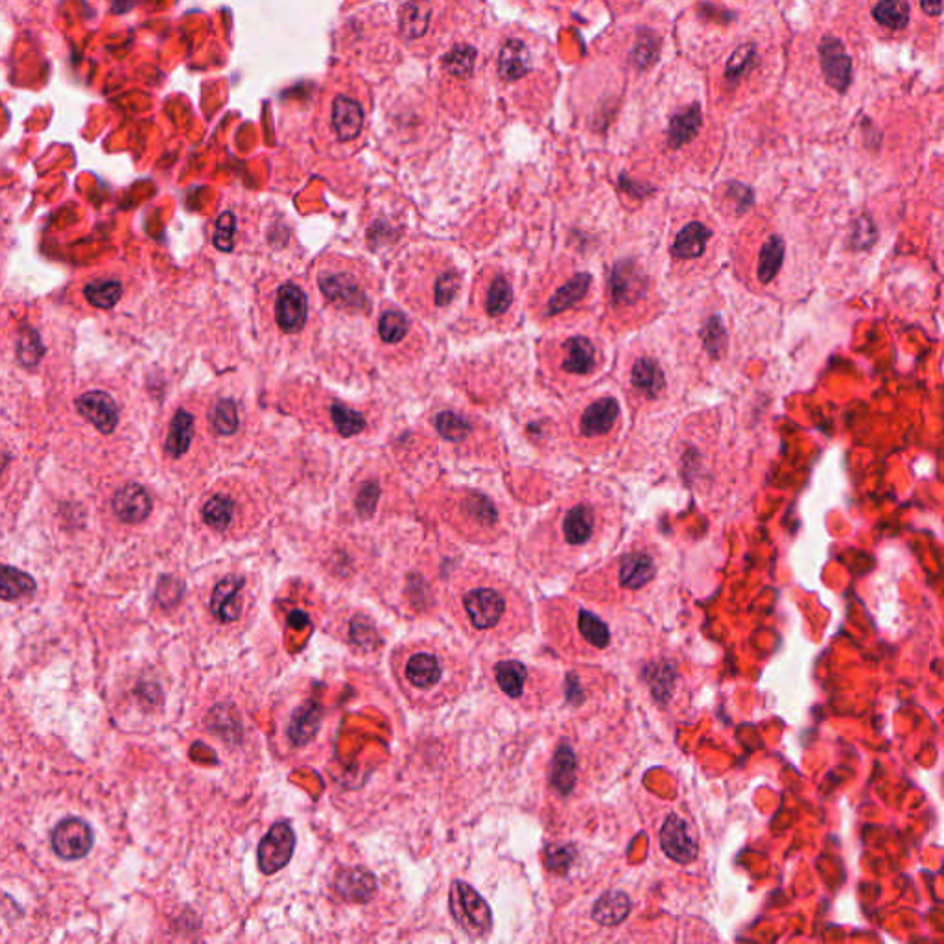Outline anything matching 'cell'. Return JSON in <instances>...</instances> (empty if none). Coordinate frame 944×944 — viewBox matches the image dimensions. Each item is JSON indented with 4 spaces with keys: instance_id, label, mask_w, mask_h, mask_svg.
Segmentation results:
<instances>
[{
    "instance_id": "11",
    "label": "cell",
    "mask_w": 944,
    "mask_h": 944,
    "mask_svg": "<svg viewBox=\"0 0 944 944\" xmlns=\"http://www.w3.org/2000/svg\"><path fill=\"white\" fill-rule=\"evenodd\" d=\"M312 290L319 301L338 314L366 318L377 308L380 281L362 259L327 253L314 260Z\"/></svg>"
},
{
    "instance_id": "15",
    "label": "cell",
    "mask_w": 944,
    "mask_h": 944,
    "mask_svg": "<svg viewBox=\"0 0 944 944\" xmlns=\"http://www.w3.org/2000/svg\"><path fill=\"white\" fill-rule=\"evenodd\" d=\"M718 227L708 218L688 216L675 222L666 236V257L673 283L690 284L703 279L720 253Z\"/></svg>"
},
{
    "instance_id": "14",
    "label": "cell",
    "mask_w": 944,
    "mask_h": 944,
    "mask_svg": "<svg viewBox=\"0 0 944 944\" xmlns=\"http://www.w3.org/2000/svg\"><path fill=\"white\" fill-rule=\"evenodd\" d=\"M788 260V242L779 229L747 225L732 242L734 272L749 290L769 292L779 286Z\"/></svg>"
},
{
    "instance_id": "36",
    "label": "cell",
    "mask_w": 944,
    "mask_h": 944,
    "mask_svg": "<svg viewBox=\"0 0 944 944\" xmlns=\"http://www.w3.org/2000/svg\"><path fill=\"white\" fill-rule=\"evenodd\" d=\"M332 128L340 141H354L364 128V109L347 96H338L332 104Z\"/></svg>"
},
{
    "instance_id": "43",
    "label": "cell",
    "mask_w": 944,
    "mask_h": 944,
    "mask_svg": "<svg viewBox=\"0 0 944 944\" xmlns=\"http://www.w3.org/2000/svg\"><path fill=\"white\" fill-rule=\"evenodd\" d=\"M873 17L885 28L902 30L909 23L908 0H880L874 6Z\"/></svg>"
},
{
    "instance_id": "26",
    "label": "cell",
    "mask_w": 944,
    "mask_h": 944,
    "mask_svg": "<svg viewBox=\"0 0 944 944\" xmlns=\"http://www.w3.org/2000/svg\"><path fill=\"white\" fill-rule=\"evenodd\" d=\"M248 579L244 574H227L214 583L209 609L216 622L236 624L248 607Z\"/></svg>"
},
{
    "instance_id": "8",
    "label": "cell",
    "mask_w": 944,
    "mask_h": 944,
    "mask_svg": "<svg viewBox=\"0 0 944 944\" xmlns=\"http://www.w3.org/2000/svg\"><path fill=\"white\" fill-rule=\"evenodd\" d=\"M537 366L548 390L565 397L585 393L605 373V342L596 332L555 329L537 345Z\"/></svg>"
},
{
    "instance_id": "42",
    "label": "cell",
    "mask_w": 944,
    "mask_h": 944,
    "mask_svg": "<svg viewBox=\"0 0 944 944\" xmlns=\"http://www.w3.org/2000/svg\"><path fill=\"white\" fill-rule=\"evenodd\" d=\"M430 23V8L421 0L406 2L399 13V26L402 36L406 39H417L425 36L426 28Z\"/></svg>"
},
{
    "instance_id": "35",
    "label": "cell",
    "mask_w": 944,
    "mask_h": 944,
    "mask_svg": "<svg viewBox=\"0 0 944 944\" xmlns=\"http://www.w3.org/2000/svg\"><path fill=\"white\" fill-rule=\"evenodd\" d=\"M319 723H321V707L314 699H308L301 707L295 708L294 714L290 716L288 727H286V736L290 744L294 747H305L314 740L318 734Z\"/></svg>"
},
{
    "instance_id": "2",
    "label": "cell",
    "mask_w": 944,
    "mask_h": 944,
    "mask_svg": "<svg viewBox=\"0 0 944 944\" xmlns=\"http://www.w3.org/2000/svg\"><path fill=\"white\" fill-rule=\"evenodd\" d=\"M450 590L454 616L471 637L506 640L530 629L528 598L493 572L463 570Z\"/></svg>"
},
{
    "instance_id": "31",
    "label": "cell",
    "mask_w": 944,
    "mask_h": 944,
    "mask_svg": "<svg viewBox=\"0 0 944 944\" xmlns=\"http://www.w3.org/2000/svg\"><path fill=\"white\" fill-rule=\"evenodd\" d=\"M388 482L390 480H384V474L380 472H364L362 478H354L349 485V502L360 519H371L377 513Z\"/></svg>"
},
{
    "instance_id": "46",
    "label": "cell",
    "mask_w": 944,
    "mask_h": 944,
    "mask_svg": "<svg viewBox=\"0 0 944 944\" xmlns=\"http://www.w3.org/2000/svg\"><path fill=\"white\" fill-rule=\"evenodd\" d=\"M213 242L214 246L222 249V251H233L235 249L238 236H236V216L233 211H225V213L218 216V220L214 224Z\"/></svg>"
},
{
    "instance_id": "20",
    "label": "cell",
    "mask_w": 944,
    "mask_h": 944,
    "mask_svg": "<svg viewBox=\"0 0 944 944\" xmlns=\"http://www.w3.org/2000/svg\"><path fill=\"white\" fill-rule=\"evenodd\" d=\"M430 426L454 454L467 460H495L496 437L493 430L474 413L454 406L436 408L430 413Z\"/></svg>"
},
{
    "instance_id": "52",
    "label": "cell",
    "mask_w": 944,
    "mask_h": 944,
    "mask_svg": "<svg viewBox=\"0 0 944 944\" xmlns=\"http://www.w3.org/2000/svg\"><path fill=\"white\" fill-rule=\"evenodd\" d=\"M109 2H111V10L115 13L130 12L131 8L137 4V0H109Z\"/></svg>"
},
{
    "instance_id": "5",
    "label": "cell",
    "mask_w": 944,
    "mask_h": 944,
    "mask_svg": "<svg viewBox=\"0 0 944 944\" xmlns=\"http://www.w3.org/2000/svg\"><path fill=\"white\" fill-rule=\"evenodd\" d=\"M602 329L624 334L638 329L662 312V299L648 262L626 253L607 262L603 270Z\"/></svg>"
},
{
    "instance_id": "16",
    "label": "cell",
    "mask_w": 944,
    "mask_h": 944,
    "mask_svg": "<svg viewBox=\"0 0 944 944\" xmlns=\"http://www.w3.org/2000/svg\"><path fill=\"white\" fill-rule=\"evenodd\" d=\"M519 314V288L515 275L500 264H485L474 277L465 316L471 329L504 332Z\"/></svg>"
},
{
    "instance_id": "47",
    "label": "cell",
    "mask_w": 944,
    "mask_h": 944,
    "mask_svg": "<svg viewBox=\"0 0 944 944\" xmlns=\"http://www.w3.org/2000/svg\"><path fill=\"white\" fill-rule=\"evenodd\" d=\"M659 48H661L659 47V39L653 36V32L642 30L638 34L637 43L633 48V63L637 65L638 69H646L659 56Z\"/></svg>"
},
{
    "instance_id": "53",
    "label": "cell",
    "mask_w": 944,
    "mask_h": 944,
    "mask_svg": "<svg viewBox=\"0 0 944 944\" xmlns=\"http://www.w3.org/2000/svg\"><path fill=\"white\" fill-rule=\"evenodd\" d=\"M6 461H8L6 460V456H2V454H0V472L4 471V465H6Z\"/></svg>"
},
{
    "instance_id": "7",
    "label": "cell",
    "mask_w": 944,
    "mask_h": 944,
    "mask_svg": "<svg viewBox=\"0 0 944 944\" xmlns=\"http://www.w3.org/2000/svg\"><path fill=\"white\" fill-rule=\"evenodd\" d=\"M659 548L648 539H637L602 565L581 574L576 594L596 607H624L638 602L659 578Z\"/></svg>"
},
{
    "instance_id": "25",
    "label": "cell",
    "mask_w": 944,
    "mask_h": 944,
    "mask_svg": "<svg viewBox=\"0 0 944 944\" xmlns=\"http://www.w3.org/2000/svg\"><path fill=\"white\" fill-rule=\"evenodd\" d=\"M450 913L454 921L460 924L463 932L472 937H480L491 930L493 917L484 898L480 897L471 885L454 882L450 887Z\"/></svg>"
},
{
    "instance_id": "24",
    "label": "cell",
    "mask_w": 944,
    "mask_h": 944,
    "mask_svg": "<svg viewBox=\"0 0 944 944\" xmlns=\"http://www.w3.org/2000/svg\"><path fill=\"white\" fill-rule=\"evenodd\" d=\"M495 685L504 696L522 707L539 705V670H531L524 662L498 661L493 666Z\"/></svg>"
},
{
    "instance_id": "48",
    "label": "cell",
    "mask_w": 944,
    "mask_h": 944,
    "mask_svg": "<svg viewBox=\"0 0 944 944\" xmlns=\"http://www.w3.org/2000/svg\"><path fill=\"white\" fill-rule=\"evenodd\" d=\"M43 353H45V349H43V343L39 340V334L34 329H24L21 340H19V351H17L19 360L26 367H34L39 364Z\"/></svg>"
},
{
    "instance_id": "32",
    "label": "cell",
    "mask_w": 944,
    "mask_h": 944,
    "mask_svg": "<svg viewBox=\"0 0 944 944\" xmlns=\"http://www.w3.org/2000/svg\"><path fill=\"white\" fill-rule=\"evenodd\" d=\"M76 408L96 430L111 434L118 425V408L113 397L106 391H87L76 401Z\"/></svg>"
},
{
    "instance_id": "45",
    "label": "cell",
    "mask_w": 944,
    "mask_h": 944,
    "mask_svg": "<svg viewBox=\"0 0 944 944\" xmlns=\"http://www.w3.org/2000/svg\"><path fill=\"white\" fill-rule=\"evenodd\" d=\"M87 301L96 308H113L122 297V284L117 281H102L85 288Z\"/></svg>"
},
{
    "instance_id": "40",
    "label": "cell",
    "mask_w": 944,
    "mask_h": 944,
    "mask_svg": "<svg viewBox=\"0 0 944 944\" xmlns=\"http://www.w3.org/2000/svg\"><path fill=\"white\" fill-rule=\"evenodd\" d=\"M336 889L340 891L343 898L353 900V902H362L373 897L377 889V880L366 869H349L338 876Z\"/></svg>"
},
{
    "instance_id": "22",
    "label": "cell",
    "mask_w": 944,
    "mask_h": 944,
    "mask_svg": "<svg viewBox=\"0 0 944 944\" xmlns=\"http://www.w3.org/2000/svg\"><path fill=\"white\" fill-rule=\"evenodd\" d=\"M441 513L465 535L493 537L500 530V509L491 496L469 487H452L441 498Z\"/></svg>"
},
{
    "instance_id": "49",
    "label": "cell",
    "mask_w": 944,
    "mask_h": 944,
    "mask_svg": "<svg viewBox=\"0 0 944 944\" xmlns=\"http://www.w3.org/2000/svg\"><path fill=\"white\" fill-rule=\"evenodd\" d=\"M756 58V48L755 45H744V47L734 50L729 63H727V80H732V82H738L745 72L749 71V67L753 65V61Z\"/></svg>"
},
{
    "instance_id": "18",
    "label": "cell",
    "mask_w": 944,
    "mask_h": 944,
    "mask_svg": "<svg viewBox=\"0 0 944 944\" xmlns=\"http://www.w3.org/2000/svg\"><path fill=\"white\" fill-rule=\"evenodd\" d=\"M679 331L683 334L679 338L677 356H681L692 371L708 373L729 353V331L720 308L703 303Z\"/></svg>"
},
{
    "instance_id": "30",
    "label": "cell",
    "mask_w": 944,
    "mask_h": 944,
    "mask_svg": "<svg viewBox=\"0 0 944 944\" xmlns=\"http://www.w3.org/2000/svg\"><path fill=\"white\" fill-rule=\"evenodd\" d=\"M821 69L825 80L838 93H845L852 82V61L838 37L825 36L819 45Z\"/></svg>"
},
{
    "instance_id": "21",
    "label": "cell",
    "mask_w": 944,
    "mask_h": 944,
    "mask_svg": "<svg viewBox=\"0 0 944 944\" xmlns=\"http://www.w3.org/2000/svg\"><path fill=\"white\" fill-rule=\"evenodd\" d=\"M375 345L386 362H417L426 347V336L415 319L393 303H380L375 319Z\"/></svg>"
},
{
    "instance_id": "41",
    "label": "cell",
    "mask_w": 944,
    "mask_h": 944,
    "mask_svg": "<svg viewBox=\"0 0 944 944\" xmlns=\"http://www.w3.org/2000/svg\"><path fill=\"white\" fill-rule=\"evenodd\" d=\"M701 128V111L699 106H690L685 111H679L673 115L668 130V142L673 150L685 146L686 142L692 141Z\"/></svg>"
},
{
    "instance_id": "28",
    "label": "cell",
    "mask_w": 944,
    "mask_h": 944,
    "mask_svg": "<svg viewBox=\"0 0 944 944\" xmlns=\"http://www.w3.org/2000/svg\"><path fill=\"white\" fill-rule=\"evenodd\" d=\"M294 849L295 834L290 823H275L262 838L257 849L260 873H279L292 860Z\"/></svg>"
},
{
    "instance_id": "51",
    "label": "cell",
    "mask_w": 944,
    "mask_h": 944,
    "mask_svg": "<svg viewBox=\"0 0 944 944\" xmlns=\"http://www.w3.org/2000/svg\"><path fill=\"white\" fill-rule=\"evenodd\" d=\"M922 10L930 17H939L943 13V0H921Z\"/></svg>"
},
{
    "instance_id": "19",
    "label": "cell",
    "mask_w": 944,
    "mask_h": 944,
    "mask_svg": "<svg viewBox=\"0 0 944 944\" xmlns=\"http://www.w3.org/2000/svg\"><path fill=\"white\" fill-rule=\"evenodd\" d=\"M259 509H262V500L255 485L236 476L231 484L205 498L200 509L201 522L218 535L236 533V537H242L259 522Z\"/></svg>"
},
{
    "instance_id": "12",
    "label": "cell",
    "mask_w": 944,
    "mask_h": 944,
    "mask_svg": "<svg viewBox=\"0 0 944 944\" xmlns=\"http://www.w3.org/2000/svg\"><path fill=\"white\" fill-rule=\"evenodd\" d=\"M618 384L633 415L664 412L677 401L679 382L664 351L638 340L622 353Z\"/></svg>"
},
{
    "instance_id": "38",
    "label": "cell",
    "mask_w": 944,
    "mask_h": 944,
    "mask_svg": "<svg viewBox=\"0 0 944 944\" xmlns=\"http://www.w3.org/2000/svg\"><path fill=\"white\" fill-rule=\"evenodd\" d=\"M36 589V579L30 574L10 565H0V600L2 602H17L23 598H30Z\"/></svg>"
},
{
    "instance_id": "10",
    "label": "cell",
    "mask_w": 944,
    "mask_h": 944,
    "mask_svg": "<svg viewBox=\"0 0 944 944\" xmlns=\"http://www.w3.org/2000/svg\"><path fill=\"white\" fill-rule=\"evenodd\" d=\"M544 629L559 653L576 661H602L620 649V631L602 614L568 598L544 603Z\"/></svg>"
},
{
    "instance_id": "29",
    "label": "cell",
    "mask_w": 944,
    "mask_h": 944,
    "mask_svg": "<svg viewBox=\"0 0 944 944\" xmlns=\"http://www.w3.org/2000/svg\"><path fill=\"white\" fill-rule=\"evenodd\" d=\"M661 845L664 854L677 863L694 862L699 852L692 826L677 814H670L664 819V825L661 828Z\"/></svg>"
},
{
    "instance_id": "23",
    "label": "cell",
    "mask_w": 944,
    "mask_h": 944,
    "mask_svg": "<svg viewBox=\"0 0 944 944\" xmlns=\"http://www.w3.org/2000/svg\"><path fill=\"white\" fill-rule=\"evenodd\" d=\"M251 412L244 397L238 395H220L214 399L207 410V423L213 437L218 441L233 445L236 452L244 449L251 436Z\"/></svg>"
},
{
    "instance_id": "37",
    "label": "cell",
    "mask_w": 944,
    "mask_h": 944,
    "mask_svg": "<svg viewBox=\"0 0 944 944\" xmlns=\"http://www.w3.org/2000/svg\"><path fill=\"white\" fill-rule=\"evenodd\" d=\"M531 69V56L528 47L519 39H509L498 54V72L504 80L517 82L524 78Z\"/></svg>"
},
{
    "instance_id": "4",
    "label": "cell",
    "mask_w": 944,
    "mask_h": 944,
    "mask_svg": "<svg viewBox=\"0 0 944 944\" xmlns=\"http://www.w3.org/2000/svg\"><path fill=\"white\" fill-rule=\"evenodd\" d=\"M600 303L594 273L574 259H557L535 277L528 292V312L546 329L576 327Z\"/></svg>"
},
{
    "instance_id": "1",
    "label": "cell",
    "mask_w": 944,
    "mask_h": 944,
    "mask_svg": "<svg viewBox=\"0 0 944 944\" xmlns=\"http://www.w3.org/2000/svg\"><path fill=\"white\" fill-rule=\"evenodd\" d=\"M622 500L600 480H579L555 504L530 537V563L541 574H563L592 561L618 539Z\"/></svg>"
},
{
    "instance_id": "34",
    "label": "cell",
    "mask_w": 944,
    "mask_h": 944,
    "mask_svg": "<svg viewBox=\"0 0 944 944\" xmlns=\"http://www.w3.org/2000/svg\"><path fill=\"white\" fill-rule=\"evenodd\" d=\"M194 439H196V417L189 410L179 408L174 413V417L170 421V428H168V436H166L165 441L166 454L172 460L185 458L192 449Z\"/></svg>"
},
{
    "instance_id": "50",
    "label": "cell",
    "mask_w": 944,
    "mask_h": 944,
    "mask_svg": "<svg viewBox=\"0 0 944 944\" xmlns=\"http://www.w3.org/2000/svg\"><path fill=\"white\" fill-rule=\"evenodd\" d=\"M183 596V585L174 578H161L157 590H155V600L161 607H174Z\"/></svg>"
},
{
    "instance_id": "6",
    "label": "cell",
    "mask_w": 944,
    "mask_h": 944,
    "mask_svg": "<svg viewBox=\"0 0 944 944\" xmlns=\"http://www.w3.org/2000/svg\"><path fill=\"white\" fill-rule=\"evenodd\" d=\"M395 292L402 305L423 319L447 316L463 294V272L456 260L434 248L415 249L395 270Z\"/></svg>"
},
{
    "instance_id": "9",
    "label": "cell",
    "mask_w": 944,
    "mask_h": 944,
    "mask_svg": "<svg viewBox=\"0 0 944 944\" xmlns=\"http://www.w3.org/2000/svg\"><path fill=\"white\" fill-rule=\"evenodd\" d=\"M260 331L275 347H305L316 329V312L308 288L295 277L268 275L257 295Z\"/></svg>"
},
{
    "instance_id": "33",
    "label": "cell",
    "mask_w": 944,
    "mask_h": 944,
    "mask_svg": "<svg viewBox=\"0 0 944 944\" xmlns=\"http://www.w3.org/2000/svg\"><path fill=\"white\" fill-rule=\"evenodd\" d=\"M113 511L126 524H141L152 513V496L142 485H124L113 498Z\"/></svg>"
},
{
    "instance_id": "17",
    "label": "cell",
    "mask_w": 944,
    "mask_h": 944,
    "mask_svg": "<svg viewBox=\"0 0 944 944\" xmlns=\"http://www.w3.org/2000/svg\"><path fill=\"white\" fill-rule=\"evenodd\" d=\"M290 404V410L301 415L305 423L342 439L364 436L373 428V415L367 410L356 408L327 391L314 390L307 384L301 391L292 393Z\"/></svg>"
},
{
    "instance_id": "3",
    "label": "cell",
    "mask_w": 944,
    "mask_h": 944,
    "mask_svg": "<svg viewBox=\"0 0 944 944\" xmlns=\"http://www.w3.org/2000/svg\"><path fill=\"white\" fill-rule=\"evenodd\" d=\"M391 670L415 707L436 708L460 696L469 683L467 659L439 640H413L393 651Z\"/></svg>"
},
{
    "instance_id": "13",
    "label": "cell",
    "mask_w": 944,
    "mask_h": 944,
    "mask_svg": "<svg viewBox=\"0 0 944 944\" xmlns=\"http://www.w3.org/2000/svg\"><path fill=\"white\" fill-rule=\"evenodd\" d=\"M624 428L622 404L613 393L585 391L568 412L563 432L568 447L581 458H598L613 450Z\"/></svg>"
},
{
    "instance_id": "39",
    "label": "cell",
    "mask_w": 944,
    "mask_h": 944,
    "mask_svg": "<svg viewBox=\"0 0 944 944\" xmlns=\"http://www.w3.org/2000/svg\"><path fill=\"white\" fill-rule=\"evenodd\" d=\"M631 911V898L622 891H607L592 908V919L600 926H616Z\"/></svg>"
},
{
    "instance_id": "44",
    "label": "cell",
    "mask_w": 944,
    "mask_h": 944,
    "mask_svg": "<svg viewBox=\"0 0 944 944\" xmlns=\"http://www.w3.org/2000/svg\"><path fill=\"white\" fill-rule=\"evenodd\" d=\"M476 61V48L458 45L445 54L443 69L456 78H469Z\"/></svg>"
},
{
    "instance_id": "27",
    "label": "cell",
    "mask_w": 944,
    "mask_h": 944,
    "mask_svg": "<svg viewBox=\"0 0 944 944\" xmlns=\"http://www.w3.org/2000/svg\"><path fill=\"white\" fill-rule=\"evenodd\" d=\"M93 841V828L80 817H67L59 821L52 832V850L65 862L85 858L93 849Z\"/></svg>"
}]
</instances>
